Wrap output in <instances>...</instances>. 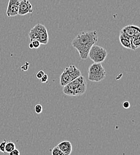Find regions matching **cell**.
I'll use <instances>...</instances> for the list:
<instances>
[{"label": "cell", "mask_w": 140, "mask_h": 155, "mask_svg": "<svg viewBox=\"0 0 140 155\" xmlns=\"http://www.w3.org/2000/svg\"><path fill=\"white\" fill-rule=\"evenodd\" d=\"M98 41V34L96 31L80 32L72 41V46L75 48L82 60L88 58V53L91 47Z\"/></svg>", "instance_id": "6da1fadb"}, {"label": "cell", "mask_w": 140, "mask_h": 155, "mask_svg": "<svg viewBox=\"0 0 140 155\" xmlns=\"http://www.w3.org/2000/svg\"><path fill=\"white\" fill-rule=\"evenodd\" d=\"M106 76V71L100 63L92 64L88 71V78L89 81L92 82H100L104 79Z\"/></svg>", "instance_id": "7a4b0ae2"}, {"label": "cell", "mask_w": 140, "mask_h": 155, "mask_svg": "<svg viewBox=\"0 0 140 155\" xmlns=\"http://www.w3.org/2000/svg\"><path fill=\"white\" fill-rule=\"evenodd\" d=\"M108 55L107 51L103 47L93 45L88 53V57L93 60L94 63H100L103 62Z\"/></svg>", "instance_id": "3957f363"}, {"label": "cell", "mask_w": 140, "mask_h": 155, "mask_svg": "<svg viewBox=\"0 0 140 155\" xmlns=\"http://www.w3.org/2000/svg\"><path fill=\"white\" fill-rule=\"evenodd\" d=\"M83 77H84L80 75V77L72 80L67 85L64 86L63 88V93L68 96H75L77 88Z\"/></svg>", "instance_id": "277c9868"}, {"label": "cell", "mask_w": 140, "mask_h": 155, "mask_svg": "<svg viewBox=\"0 0 140 155\" xmlns=\"http://www.w3.org/2000/svg\"><path fill=\"white\" fill-rule=\"evenodd\" d=\"M34 28L37 32L38 40L40 41L41 44H47L48 42L49 37L47 30L45 26L41 23H38L36 25Z\"/></svg>", "instance_id": "5b68a950"}, {"label": "cell", "mask_w": 140, "mask_h": 155, "mask_svg": "<svg viewBox=\"0 0 140 155\" xmlns=\"http://www.w3.org/2000/svg\"><path fill=\"white\" fill-rule=\"evenodd\" d=\"M19 0H9L6 14L8 17H14L18 15Z\"/></svg>", "instance_id": "8992f818"}, {"label": "cell", "mask_w": 140, "mask_h": 155, "mask_svg": "<svg viewBox=\"0 0 140 155\" xmlns=\"http://www.w3.org/2000/svg\"><path fill=\"white\" fill-rule=\"evenodd\" d=\"M33 12L32 5L28 0L20 1L18 15L20 16H24L28 13H31Z\"/></svg>", "instance_id": "52a82bcc"}, {"label": "cell", "mask_w": 140, "mask_h": 155, "mask_svg": "<svg viewBox=\"0 0 140 155\" xmlns=\"http://www.w3.org/2000/svg\"><path fill=\"white\" fill-rule=\"evenodd\" d=\"M122 32L125 34L130 38L133 37L135 34L140 33V29L138 26L134 25H128L120 30Z\"/></svg>", "instance_id": "ba28073f"}, {"label": "cell", "mask_w": 140, "mask_h": 155, "mask_svg": "<svg viewBox=\"0 0 140 155\" xmlns=\"http://www.w3.org/2000/svg\"><path fill=\"white\" fill-rule=\"evenodd\" d=\"M57 146L59 147L64 155H69L72 152V146L70 141L64 140L58 144Z\"/></svg>", "instance_id": "9c48e42d"}, {"label": "cell", "mask_w": 140, "mask_h": 155, "mask_svg": "<svg viewBox=\"0 0 140 155\" xmlns=\"http://www.w3.org/2000/svg\"><path fill=\"white\" fill-rule=\"evenodd\" d=\"M66 71L69 75V76L72 78V80L76 79L77 78L80 77L81 75L80 70L78 69L74 65H70L69 66L67 67L66 69Z\"/></svg>", "instance_id": "30bf717a"}, {"label": "cell", "mask_w": 140, "mask_h": 155, "mask_svg": "<svg viewBox=\"0 0 140 155\" xmlns=\"http://www.w3.org/2000/svg\"><path fill=\"white\" fill-rule=\"evenodd\" d=\"M87 88V84H86V80L85 78H83L82 79L80 84H79L78 88H77V90L75 91V96H80L85 94V93L86 91Z\"/></svg>", "instance_id": "8fae6325"}, {"label": "cell", "mask_w": 140, "mask_h": 155, "mask_svg": "<svg viewBox=\"0 0 140 155\" xmlns=\"http://www.w3.org/2000/svg\"><path fill=\"white\" fill-rule=\"evenodd\" d=\"M119 41L122 45L128 49L131 50V42H130V38L127 36L125 34L122 32V31L120 32V36H119Z\"/></svg>", "instance_id": "7c38bea8"}, {"label": "cell", "mask_w": 140, "mask_h": 155, "mask_svg": "<svg viewBox=\"0 0 140 155\" xmlns=\"http://www.w3.org/2000/svg\"><path fill=\"white\" fill-rule=\"evenodd\" d=\"M72 79L66 71L64 69L62 74H61L60 77V85L61 87H64L66 85H67L68 83H69L70 81H72Z\"/></svg>", "instance_id": "4fadbf2b"}, {"label": "cell", "mask_w": 140, "mask_h": 155, "mask_svg": "<svg viewBox=\"0 0 140 155\" xmlns=\"http://www.w3.org/2000/svg\"><path fill=\"white\" fill-rule=\"evenodd\" d=\"M131 50H135L140 46V38H130Z\"/></svg>", "instance_id": "5bb4252c"}, {"label": "cell", "mask_w": 140, "mask_h": 155, "mask_svg": "<svg viewBox=\"0 0 140 155\" xmlns=\"http://www.w3.org/2000/svg\"><path fill=\"white\" fill-rule=\"evenodd\" d=\"M16 149V145L13 142H8L6 143L5 144V152L7 153H10L11 151H13L14 149Z\"/></svg>", "instance_id": "9a60e30c"}, {"label": "cell", "mask_w": 140, "mask_h": 155, "mask_svg": "<svg viewBox=\"0 0 140 155\" xmlns=\"http://www.w3.org/2000/svg\"><path fill=\"white\" fill-rule=\"evenodd\" d=\"M51 154L53 155H64L63 153L61 152V150L57 146L54 147L51 150Z\"/></svg>", "instance_id": "2e32d148"}, {"label": "cell", "mask_w": 140, "mask_h": 155, "mask_svg": "<svg viewBox=\"0 0 140 155\" xmlns=\"http://www.w3.org/2000/svg\"><path fill=\"white\" fill-rule=\"evenodd\" d=\"M34 109H35V112L36 114H40L42 113V110H43V108H42V105L40 104H37L35 107H34Z\"/></svg>", "instance_id": "e0dca14e"}, {"label": "cell", "mask_w": 140, "mask_h": 155, "mask_svg": "<svg viewBox=\"0 0 140 155\" xmlns=\"http://www.w3.org/2000/svg\"><path fill=\"white\" fill-rule=\"evenodd\" d=\"M6 140H4L2 142L0 143V151L2 153H5V144H6Z\"/></svg>", "instance_id": "ac0fdd59"}, {"label": "cell", "mask_w": 140, "mask_h": 155, "mask_svg": "<svg viewBox=\"0 0 140 155\" xmlns=\"http://www.w3.org/2000/svg\"><path fill=\"white\" fill-rule=\"evenodd\" d=\"M31 42L32 43L34 48H38L40 47L41 43L38 40L35 39V40H34V41H31Z\"/></svg>", "instance_id": "d6986e66"}, {"label": "cell", "mask_w": 140, "mask_h": 155, "mask_svg": "<svg viewBox=\"0 0 140 155\" xmlns=\"http://www.w3.org/2000/svg\"><path fill=\"white\" fill-rule=\"evenodd\" d=\"M48 75L45 74L43 75V77L41 78V81L42 83H46V82H47V81H48Z\"/></svg>", "instance_id": "ffe728a7"}, {"label": "cell", "mask_w": 140, "mask_h": 155, "mask_svg": "<svg viewBox=\"0 0 140 155\" xmlns=\"http://www.w3.org/2000/svg\"><path fill=\"white\" fill-rule=\"evenodd\" d=\"M122 106H123V108H125V109H129V107H130V106H131V104H130V103H129V101H124V102L123 103Z\"/></svg>", "instance_id": "44dd1931"}, {"label": "cell", "mask_w": 140, "mask_h": 155, "mask_svg": "<svg viewBox=\"0 0 140 155\" xmlns=\"http://www.w3.org/2000/svg\"><path fill=\"white\" fill-rule=\"evenodd\" d=\"M10 155H20V152L19 150L15 149L13 151H11L10 153H9Z\"/></svg>", "instance_id": "7402d4cb"}, {"label": "cell", "mask_w": 140, "mask_h": 155, "mask_svg": "<svg viewBox=\"0 0 140 155\" xmlns=\"http://www.w3.org/2000/svg\"><path fill=\"white\" fill-rule=\"evenodd\" d=\"M45 74V72L43 71H40L37 74V78L38 79H40L41 78L43 77V75Z\"/></svg>", "instance_id": "603a6c76"}, {"label": "cell", "mask_w": 140, "mask_h": 155, "mask_svg": "<svg viewBox=\"0 0 140 155\" xmlns=\"http://www.w3.org/2000/svg\"><path fill=\"white\" fill-rule=\"evenodd\" d=\"M26 64H25L24 66H21V69H22V70H23V71H27V70H28V65H29V63L26 62Z\"/></svg>", "instance_id": "cb8c5ba5"}, {"label": "cell", "mask_w": 140, "mask_h": 155, "mask_svg": "<svg viewBox=\"0 0 140 155\" xmlns=\"http://www.w3.org/2000/svg\"><path fill=\"white\" fill-rule=\"evenodd\" d=\"M29 47L30 48H31V49H32V48H34V47H33V45H32V43L31 42L30 43H29Z\"/></svg>", "instance_id": "d4e9b609"}]
</instances>
